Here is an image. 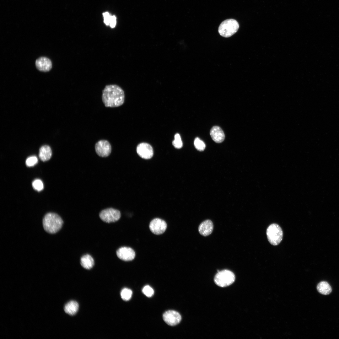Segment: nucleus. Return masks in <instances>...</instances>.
Returning <instances> with one entry per match:
<instances>
[{
	"label": "nucleus",
	"mask_w": 339,
	"mask_h": 339,
	"mask_svg": "<svg viewBox=\"0 0 339 339\" xmlns=\"http://www.w3.org/2000/svg\"><path fill=\"white\" fill-rule=\"evenodd\" d=\"M102 99L105 107H117L122 105L124 102V92L117 85H107L102 91Z\"/></svg>",
	"instance_id": "1"
},
{
	"label": "nucleus",
	"mask_w": 339,
	"mask_h": 339,
	"mask_svg": "<svg viewBox=\"0 0 339 339\" xmlns=\"http://www.w3.org/2000/svg\"><path fill=\"white\" fill-rule=\"evenodd\" d=\"M43 225L45 230L50 234H55L62 228L63 221L57 214L49 213L46 214L43 219Z\"/></svg>",
	"instance_id": "2"
},
{
	"label": "nucleus",
	"mask_w": 339,
	"mask_h": 339,
	"mask_svg": "<svg viewBox=\"0 0 339 339\" xmlns=\"http://www.w3.org/2000/svg\"><path fill=\"white\" fill-rule=\"evenodd\" d=\"M239 26L238 23L235 19H227L221 23L218 27V31L221 36L229 37L237 32Z\"/></svg>",
	"instance_id": "3"
},
{
	"label": "nucleus",
	"mask_w": 339,
	"mask_h": 339,
	"mask_svg": "<svg viewBox=\"0 0 339 339\" xmlns=\"http://www.w3.org/2000/svg\"><path fill=\"white\" fill-rule=\"evenodd\" d=\"M266 234L269 242L273 245H278L282 239V230L277 224L272 223L269 225L267 229Z\"/></svg>",
	"instance_id": "4"
},
{
	"label": "nucleus",
	"mask_w": 339,
	"mask_h": 339,
	"mask_svg": "<svg viewBox=\"0 0 339 339\" xmlns=\"http://www.w3.org/2000/svg\"><path fill=\"white\" fill-rule=\"evenodd\" d=\"M235 280V276L231 271L224 269L219 270L214 278V281L218 286L224 287L232 284Z\"/></svg>",
	"instance_id": "5"
},
{
	"label": "nucleus",
	"mask_w": 339,
	"mask_h": 339,
	"mask_svg": "<svg viewBox=\"0 0 339 339\" xmlns=\"http://www.w3.org/2000/svg\"><path fill=\"white\" fill-rule=\"evenodd\" d=\"M121 216L119 210L112 208L104 209L99 214L100 219L107 223L114 222L118 221L120 218Z\"/></svg>",
	"instance_id": "6"
},
{
	"label": "nucleus",
	"mask_w": 339,
	"mask_h": 339,
	"mask_svg": "<svg viewBox=\"0 0 339 339\" xmlns=\"http://www.w3.org/2000/svg\"><path fill=\"white\" fill-rule=\"evenodd\" d=\"M95 148L97 154L102 157L109 156L111 150V147L110 143L105 140L98 141L95 144Z\"/></svg>",
	"instance_id": "7"
},
{
	"label": "nucleus",
	"mask_w": 339,
	"mask_h": 339,
	"mask_svg": "<svg viewBox=\"0 0 339 339\" xmlns=\"http://www.w3.org/2000/svg\"><path fill=\"white\" fill-rule=\"evenodd\" d=\"M167 225L165 222L159 218L153 219L150 222L149 227L151 231L154 234L159 235L165 231Z\"/></svg>",
	"instance_id": "8"
},
{
	"label": "nucleus",
	"mask_w": 339,
	"mask_h": 339,
	"mask_svg": "<svg viewBox=\"0 0 339 339\" xmlns=\"http://www.w3.org/2000/svg\"><path fill=\"white\" fill-rule=\"evenodd\" d=\"M163 319L165 322L169 325L175 326L180 322L181 317L177 312L173 310H169L164 313Z\"/></svg>",
	"instance_id": "9"
},
{
	"label": "nucleus",
	"mask_w": 339,
	"mask_h": 339,
	"mask_svg": "<svg viewBox=\"0 0 339 339\" xmlns=\"http://www.w3.org/2000/svg\"><path fill=\"white\" fill-rule=\"evenodd\" d=\"M137 152L142 158L145 159L151 158L153 154V148L149 144L143 143L139 144L137 147Z\"/></svg>",
	"instance_id": "10"
},
{
	"label": "nucleus",
	"mask_w": 339,
	"mask_h": 339,
	"mask_svg": "<svg viewBox=\"0 0 339 339\" xmlns=\"http://www.w3.org/2000/svg\"><path fill=\"white\" fill-rule=\"evenodd\" d=\"M116 255L119 259L125 261H132L135 256L134 250L132 248L127 247L119 248L116 251Z\"/></svg>",
	"instance_id": "11"
},
{
	"label": "nucleus",
	"mask_w": 339,
	"mask_h": 339,
	"mask_svg": "<svg viewBox=\"0 0 339 339\" xmlns=\"http://www.w3.org/2000/svg\"><path fill=\"white\" fill-rule=\"evenodd\" d=\"M35 64L37 68L41 72H48L50 70L52 67L51 60L49 58L44 56L37 59Z\"/></svg>",
	"instance_id": "12"
},
{
	"label": "nucleus",
	"mask_w": 339,
	"mask_h": 339,
	"mask_svg": "<svg viewBox=\"0 0 339 339\" xmlns=\"http://www.w3.org/2000/svg\"><path fill=\"white\" fill-rule=\"evenodd\" d=\"M210 135L212 139L216 143L222 142L225 139V135L222 129L218 126H214L211 129Z\"/></svg>",
	"instance_id": "13"
},
{
	"label": "nucleus",
	"mask_w": 339,
	"mask_h": 339,
	"mask_svg": "<svg viewBox=\"0 0 339 339\" xmlns=\"http://www.w3.org/2000/svg\"><path fill=\"white\" fill-rule=\"evenodd\" d=\"M213 229V225L212 222L207 219L203 221L200 224L198 227V231L201 235L206 236L212 233Z\"/></svg>",
	"instance_id": "14"
},
{
	"label": "nucleus",
	"mask_w": 339,
	"mask_h": 339,
	"mask_svg": "<svg viewBox=\"0 0 339 339\" xmlns=\"http://www.w3.org/2000/svg\"><path fill=\"white\" fill-rule=\"evenodd\" d=\"M52 155V151L50 147L47 145L42 146L40 149L39 157L43 161L49 160Z\"/></svg>",
	"instance_id": "15"
},
{
	"label": "nucleus",
	"mask_w": 339,
	"mask_h": 339,
	"mask_svg": "<svg viewBox=\"0 0 339 339\" xmlns=\"http://www.w3.org/2000/svg\"><path fill=\"white\" fill-rule=\"evenodd\" d=\"M79 308V305L78 303L75 301H71L65 305L64 307V310L65 313L67 314L73 315H75L78 312Z\"/></svg>",
	"instance_id": "16"
},
{
	"label": "nucleus",
	"mask_w": 339,
	"mask_h": 339,
	"mask_svg": "<svg viewBox=\"0 0 339 339\" xmlns=\"http://www.w3.org/2000/svg\"><path fill=\"white\" fill-rule=\"evenodd\" d=\"M80 264L84 268L87 269H90L94 265V261L90 255L86 254L83 256L81 257Z\"/></svg>",
	"instance_id": "17"
},
{
	"label": "nucleus",
	"mask_w": 339,
	"mask_h": 339,
	"mask_svg": "<svg viewBox=\"0 0 339 339\" xmlns=\"http://www.w3.org/2000/svg\"><path fill=\"white\" fill-rule=\"evenodd\" d=\"M317 289L319 293L325 295L329 294L332 291L331 286L326 281H322L319 282L317 285Z\"/></svg>",
	"instance_id": "18"
},
{
	"label": "nucleus",
	"mask_w": 339,
	"mask_h": 339,
	"mask_svg": "<svg viewBox=\"0 0 339 339\" xmlns=\"http://www.w3.org/2000/svg\"><path fill=\"white\" fill-rule=\"evenodd\" d=\"M132 293V291L131 289L125 288L121 290V296L123 300L125 301H127L131 299Z\"/></svg>",
	"instance_id": "19"
},
{
	"label": "nucleus",
	"mask_w": 339,
	"mask_h": 339,
	"mask_svg": "<svg viewBox=\"0 0 339 339\" xmlns=\"http://www.w3.org/2000/svg\"><path fill=\"white\" fill-rule=\"evenodd\" d=\"M194 145L196 148L199 151H203L206 147V145L204 142L198 137L195 138Z\"/></svg>",
	"instance_id": "20"
},
{
	"label": "nucleus",
	"mask_w": 339,
	"mask_h": 339,
	"mask_svg": "<svg viewBox=\"0 0 339 339\" xmlns=\"http://www.w3.org/2000/svg\"><path fill=\"white\" fill-rule=\"evenodd\" d=\"M174 138V140L172 142L174 146L177 148H181L183 146V143L180 134L176 133L175 135Z\"/></svg>",
	"instance_id": "21"
},
{
	"label": "nucleus",
	"mask_w": 339,
	"mask_h": 339,
	"mask_svg": "<svg viewBox=\"0 0 339 339\" xmlns=\"http://www.w3.org/2000/svg\"><path fill=\"white\" fill-rule=\"evenodd\" d=\"M32 185L34 189L38 191H40L43 189V183L40 179H37L34 180Z\"/></svg>",
	"instance_id": "22"
},
{
	"label": "nucleus",
	"mask_w": 339,
	"mask_h": 339,
	"mask_svg": "<svg viewBox=\"0 0 339 339\" xmlns=\"http://www.w3.org/2000/svg\"><path fill=\"white\" fill-rule=\"evenodd\" d=\"M37 158L35 156H31L27 158L25 162L26 164L28 167H31L35 165L38 162Z\"/></svg>",
	"instance_id": "23"
},
{
	"label": "nucleus",
	"mask_w": 339,
	"mask_h": 339,
	"mask_svg": "<svg viewBox=\"0 0 339 339\" xmlns=\"http://www.w3.org/2000/svg\"><path fill=\"white\" fill-rule=\"evenodd\" d=\"M142 292L144 295L148 297L152 296L154 293L153 289L148 285L145 286L143 288Z\"/></svg>",
	"instance_id": "24"
},
{
	"label": "nucleus",
	"mask_w": 339,
	"mask_h": 339,
	"mask_svg": "<svg viewBox=\"0 0 339 339\" xmlns=\"http://www.w3.org/2000/svg\"><path fill=\"white\" fill-rule=\"evenodd\" d=\"M103 15L104 17V22L105 23L106 25H109L111 16L110 15L109 13L108 12H105L103 13Z\"/></svg>",
	"instance_id": "25"
},
{
	"label": "nucleus",
	"mask_w": 339,
	"mask_h": 339,
	"mask_svg": "<svg viewBox=\"0 0 339 339\" xmlns=\"http://www.w3.org/2000/svg\"><path fill=\"white\" fill-rule=\"evenodd\" d=\"M116 23V17L115 16H111L110 24V27L113 28L115 26Z\"/></svg>",
	"instance_id": "26"
}]
</instances>
